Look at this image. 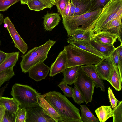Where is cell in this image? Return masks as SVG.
Segmentation results:
<instances>
[{
	"label": "cell",
	"instance_id": "1",
	"mask_svg": "<svg viewBox=\"0 0 122 122\" xmlns=\"http://www.w3.org/2000/svg\"><path fill=\"white\" fill-rule=\"evenodd\" d=\"M45 98L59 115L60 122H83L80 110L66 96L56 91L44 94Z\"/></svg>",
	"mask_w": 122,
	"mask_h": 122
},
{
	"label": "cell",
	"instance_id": "2",
	"mask_svg": "<svg viewBox=\"0 0 122 122\" xmlns=\"http://www.w3.org/2000/svg\"><path fill=\"white\" fill-rule=\"evenodd\" d=\"M102 8L77 15L67 16L63 19L62 23L67 36H70L75 30H92Z\"/></svg>",
	"mask_w": 122,
	"mask_h": 122
},
{
	"label": "cell",
	"instance_id": "3",
	"mask_svg": "<svg viewBox=\"0 0 122 122\" xmlns=\"http://www.w3.org/2000/svg\"><path fill=\"white\" fill-rule=\"evenodd\" d=\"M56 41L49 39L44 44L30 50L21 56L20 63L22 72L26 73L36 65L44 61L47 58L50 49Z\"/></svg>",
	"mask_w": 122,
	"mask_h": 122
},
{
	"label": "cell",
	"instance_id": "4",
	"mask_svg": "<svg viewBox=\"0 0 122 122\" xmlns=\"http://www.w3.org/2000/svg\"><path fill=\"white\" fill-rule=\"evenodd\" d=\"M67 59L66 68L76 66L95 65L101 60L92 53L70 44L65 46Z\"/></svg>",
	"mask_w": 122,
	"mask_h": 122
},
{
	"label": "cell",
	"instance_id": "5",
	"mask_svg": "<svg viewBox=\"0 0 122 122\" xmlns=\"http://www.w3.org/2000/svg\"><path fill=\"white\" fill-rule=\"evenodd\" d=\"M11 94L20 107L26 109L39 106L38 100L41 94L28 85L15 83L12 86Z\"/></svg>",
	"mask_w": 122,
	"mask_h": 122
},
{
	"label": "cell",
	"instance_id": "6",
	"mask_svg": "<svg viewBox=\"0 0 122 122\" xmlns=\"http://www.w3.org/2000/svg\"><path fill=\"white\" fill-rule=\"evenodd\" d=\"M122 15V0H111L105 5L92 30L94 33L100 31L111 21Z\"/></svg>",
	"mask_w": 122,
	"mask_h": 122
},
{
	"label": "cell",
	"instance_id": "7",
	"mask_svg": "<svg viewBox=\"0 0 122 122\" xmlns=\"http://www.w3.org/2000/svg\"><path fill=\"white\" fill-rule=\"evenodd\" d=\"M74 84L81 93L86 104L91 102L95 85L93 81L85 73L81 66Z\"/></svg>",
	"mask_w": 122,
	"mask_h": 122
},
{
	"label": "cell",
	"instance_id": "8",
	"mask_svg": "<svg viewBox=\"0 0 122 122\" xmlns=\"http://www.w3.org/2000/svg\"><path fill=\"white\" fill-rule=\"evenodd\" d=\"M3 22L7 25L6 28L13 40L15 47L18 49L23 54H24L27 50V45L17 31L14 24L8 17L4 18Z\"/></svg>",
	"mask_w": 122,
	"mask_h": 122
},
{
	"label": "cell",
	"instance_id": "9",
	"mask_svg": "<svg viewBox=\"0 0 122 122\" xmlns=\"http://www.w3.org/2000/svg\"><path fill=\"white\" fill-rule=\"evenodd\" d=\"M26 122H55L40 106L26 109Z\"/></svg>",
	"mask_w": 122,
	"mask_h": 122
},
{
	"label": "cell",
	"instance_id": "10",
	"mask_svg": "<svg viewBox=\"0 0 122 122\" xmlns=\"http://www.w3.org/2000/svg\"><path fill=\"white\" fill-rule=\"evenodd\" d=\"M113 65L109 56L104 57L97 64L95 65L99 77L102 80L108 81Z\"/></svg>",
	"mask_w": 122,
	"mask_h": 122
},
{
	"label": "cell",
	"instance_id": "11",
	"mask_svg": "<svg viewBox=\"0 0 122 122\" xmlns=\"http://www.w3.org/2000/svg\"><path fill=\"white\" fill-rule=\"evenodd\" d=\"M67 59L65 50L60 52L54 62L51 64L49 76L53 77L62 72L66 68Z\"/></svg>",
	"mask_w": 122,
	"mask_h": 122
},
{
	"label": "cell",
	"instance_id": "12",
	"mask_svg": "<svg viewBox=\"0 0 122 122\" xmlns=\"http://www.w3.org/2000/svg\"><path fill=\"white\" fill-rule=\"evenodd\" d=\"M50 69L43 62H41L30 69L28 72L29 76L36 81H41L47 77Z\"/></svg>",
	"mask_w": 122,
	"mask_h": 122
},
{
	"label": "cell",
	"instance_id": "13",
	"mask_svg": "<svg viewBox=\"0 0 122 122\" xmlns=\"http://www.w3.org/2000/svg\"><path fill=\"white\" fill-rule=\"evenodd\" d=\"M118 39L117 36L107 30L100 31L94 33L92 39L99 43L109 45H113Z\"/></svg>",
	"mask_w": 122,
	"mask_h": 122
},
{
	"label": "cell",
	"instance_id": "14",
	"mask_svg": "<svg viewBox=\"0 0 122 122\" xmlns=\"http://www.w3.org/2000/svg\"><path fill=\"white\" fill-rule=\"evenodd\" d=\"M81 67L85 73L93 81L96 87L99 88L101 91L105 92V87L104 83L97 74L95 65H84L81 66Z\"/></svg>",
	"mask_w": 122,
	"mask_h": 122
},
{
	"label": "cell",
	"instance_id": "15",
	"mask_svg": "<svg viewBox=\"0 0 122 122\" xmlns=\"http://www.w3.org/2000/svg\"><path fill=\"white\" fill-rule=\"evenodd\" d=\"M67 42L71 44L96 55L101 59L104 57L88 41L76 40L69 36L67 39Z\"/></svg>",
	"mask_w": 122,
	"mask_h": 122
},
{
	"label": "cell",
	"instance_id": "16",
	"mask_svg": "<svg viewBox=\"0 0 122 122\" xmlns=\"http://www.w3.org/2000/svg\"><path fill=\"white\" fill-rule=\"evenodd\" d=\"M122 15L115 18L107 24L100 31L107 30L110 33L116 35L118 39L122 44L121 39L122 23Z\"/></svg>",
	"mask_w": 122,
	"mask_h": 122
},
{
	"label": "cell",
	"instance_id": "17",
	"mask_svg": "<svg viewBox=\"0 0 122 122\" xmlns=\"http://www.w3.org/2000/svg\"><path fill=\"white\" fill-rule=\"evenodd\" d=\"M43 94L40 95L38 98V102L39 106L45 112L53 119L55 122H60V116L57 112L45 98Z\"/></svg>",
	"mask_w": 122,
	"mask_h": 122
},
{
	"label": "cell",
	"instance_id": "18",
	"mask_svg": "<svg viewBox=\"0 0 122 122\" xmlns=\"http://www.w3.org/2000/svg\"><path fill=\"white\" fill-rule=\"evenodd\" d=\"M43 24L45 31H51L59 24L61 20L59 14L57 13H49L48 11L42 17Z\"/></svg>",
	"mask_w": 122,
	"mask_h": 122
},
{
	"label": "cell",
	"instance_id": "19",
	"mask_svg": "<svg viewBox=\"0 0 122 122\" xmlns=\"http://www.w3.org/2000/svg\"><path fill=\"white\" fill-rule=\"evenodd\" d=\"M80 66H76L66 68L63 72L64 77L62 81L71 85L75 81Z\"/></svg>",
	"mask_w": 122,
	"mask_h": 122
},
{
	"label": "cell",
	"instance_id": "20",
	"mask_svg": "<svg viewBox=\"0 0 122 122\" xmlns=\"http://www.w3.org/2000/svg\"><path fill=\"white\" fill-rule=\"evenodd\" d=\"M19 54V52L7 53L6 58L0 65V72L13 68L18 61Z\"/></svg>",
	"mask_w": 122,
	"mask_h": 122
},
{
	"label": "cell",
	"instance_id": "21",
	"mask_svg": "<svg viewBox=\"0 0 122 122\" xmlns=\"http://www.w3.org/2000/svg\"><path fill=\"white\" fill-rule=\"evenodd\" d=\"M108 81L116 90L119 91L121 90L122 80L120 77L118 67L113 64Z\"/></svg>",
	"mask_w": 122,
	"mask_h": 122
},
{
	"label": "cell",
	"instance_id": "22",
	"mask_svg": "<svg viewBox=\"0 0 122 122\" xmlns=\"http://www.w3.org/2000/svg\"><path fill=\"white\" fill-rule=\"evenodd\" d=\"M95 112L99 122H104L113 116L111 106H102L97 108Z\"/></svg>",
	"mask_w": 122,
	"mask_h": 122
},
{
	"label": "cell",
	"instance_id": "23",
	"mask_svg": "<svg viewBox=\"0 0 122 122\" xmlns=\"http://www.w3.org/2000/svg\"><path fill=\"white\" fill-rule=\"evenodd\" d=\"M89 43L104 57L109 56L116 49L113 45L104 44L96 42L92 39Z\"/></svg>",
	"mask_w": 122,
	"mask_h": 122
},
{
	"label": "cell",
	"instance_id": "24",
	"mask_svg": "<svg viewBox=\"0 0 122 122\" xmlns=\"http://www.w3.org/2000/svg\"><path fill=\"white\" fill-rule=\"evenodd\" d=\"M0 105L5 110L15 114L19 108V104L13 98H10L2 96L0 98Z\"/></svg>",
	"mask_w": 122,
	"mask_h": 122
},
{
	"label": "cell",
	"instance_id": "25",
	"mask_svg": "<svg viewBox=\"0 0 122 122\" xmlns=\"http://www.w3.org/2000/svg\"><path fill=\"white\" fill-rule=\"evenodd\" d=\"M73 2L76 6L73 16L81 15L89 12L92 4L90 0H83L78 2Z\"/></svg>",
	"mask_w": 122,
	"mask_h": 122
},
{
	"label": "cell",
	"instance_id": "26",
	"mask_svg": "<svg viewBox=\"0 0 122 122\" xmlns=\"http://www.w3.org/2000/svg\"><path fill=\"white\" fill-rule=\"evenodd\" d=\"M81 114V117L83 122H99L98 119L96 117L85 105H80Z\"/></svg>",
	"mask_w": 122,
	"mask_h": 122
},
{
	"label": "cell",
	"instance_id": "27",
	"mask_svg": "<svg viewBox=\"0 0 122 122\" xmlns=\"http://www.w3.org/2000/svg\"><path fill=\"white\" fill-rule=\"evenodd\" d=\"M94 33L92 30L85 31L77 30H75L70 36L79 40L89 41L92 39V37Z\"/></svg>",
	"mask_w": 122,
	"mask_h": 122
},
{
	"label": "cell",
	"instance_id": "28",
	"mask_svg": "<svg viewBox=\"0 0 122 122\" xmlns=\"http://www.w3.org/2000/svg\"><path fill=\"white\" fill-rule=\"evenodd\" d=\"M29 9L38 11L47 8L46 5L40 0H30L26 4Z\"/></svg>",
	"mask_w": 122,
	"mask_h": 122
},
{
	"label": "cell",
	"instance_id": "29",
	"mask_svg": "<svg viewBox=\"0 0 122 122\" xmlns=\"http://www.w3.org/2000/svg\"><path fill=\"white\" fill-rule=\"evenodd\" d=\"M113 122H122V101H118L117 106L112 109Z\"/></svg>",
	"mask_w": 122,
	"mask_h": 122
},
{
	"label": "cell",
	"instance_id": "30",
	"mask_svg": "<svg viewBox=\"0 0 122 122\" xmlns=\"http://www.w3.org/2000/svg\"><path fill=\"white\" fill-rule=\"evenodd\" d=\"M13 68H11L0 72V87L5 82L10 80L14 75Z\"/></svg>",
	"mask_w": 122,
	"mask_h": 122
},
{
	"label": "cell",
	"instance_id": "31",
	"mask_svg": "<svg viewBox=\"0 0 122 122\" xmlns=\"http://www.w3.org/2000/svg\"><path fill=\"white\" fill-rule=\"evenodd\" d=\"M109 56L112 61L114 65L116 67H118L120 77L121 79L122 80V67H121L120 66L119 56L116 49V48L115 50Z\"/></svg>",
	"mask_w": 122,
	"mask_h": 122
},
{
	"label": "cell",
	"instance_id": "32",
	"mask_svg": "<svg viewBox=\"0 0 122 122\" xmlns=\"http://www.w3.org/2000/svg\"><path fill=\"white\" fill-rule=\"evenodd\" d=\"M58 86L63 91L65 96L69 98L72 97L73 88L72 87L62 81Z\"/></svg>",
	"mask_w": 122,
	"mask_h": 122
},
{
	"label": "cell",
	"instance_id": "33",
	"mask_svg": "<svg viewBox=\"0 0 122 122\" xmlns=\"http://www.w3.org/2000/svg\"><path fill=\"white\" fill-rule=\"evenodd\" d=\"M92 3V6L89 12L103 8L111 0H90Z\"/></svg>",
	"mask_w": 122,
	"mask_h": 122
},
{
	"label": "cell",
	"instance_id": "34",
	"mask_svg": "<svg viewBox=\"0 0 122 122\" xmlns=\"http://www.w3.org/2000/svg\"><path fill=\"white\" fill-rule=\"evenodd\" d=\"M20 0H0V11H6L11 6Z\"/></svg>",
	"mask_w": 122,
	"mask_h": 122
},
{
	"label": "cell",
	"instance_id": "35",
	"mask_svg": "<svg viewBox=\"0 0 122 122\" xmlns=\"http://www.w3.org/2000/svg\"><path fill=\"white\" fill-rule=\"evenodd\" d=\"M26 109L19 107L16 113L15 122H26Z\"/></svg>",
	"mask_w": 122,
	"mask_h": 122
},
{
	"label": "cell",
	"instance_id": "36",
	"mask_svg": "<svg viewBox=\"0 0 122 122\" xmlns=\"http://www.w3.org/2000/svg\"><path fill=\"white\" fill-rule=\"evenodd\" d=\"M73 100L78 104L80 105L83 103L84 101L83 97L80 92L75 86L73 88Z\"/></svg>",
	"mask_w": 122,
	"mask_h": 122
},
{
	"label": "cell",
	"instance_id": "37",
	"mask_svg": "<svg viewBox=\"0 0 122 122\" xmlns=\"http://www.w3.org/2000/svg\"><path fill=\"white\" fill-rule=\"evenodd\" d=\"M16 114L5 110L2 122H15Z\"/></svg>",
	"mask_w": 122,
	"mask_h": 122
},
{
	"label": "cell",
	"instance_id": "38",
	"mask_svg": "<svg viewBox=\"0 0 122 122\" xmlns=\"http://www.w3.org/2000/svg\"><path fill=\"white\" fill-rule=\"evenodd\" d=\"M70 0H58L55 3V5L56 6L58 12L61 16H62L64 10L68 2Z\"/></svg>",
	"mask_w": 122,
	"mask_h": 122
},
{
	"label": "cell",
	"instance_id": "39",
	"mask_svg": "<svg viewBox=\"0 0 122 122\" xmlns=\"http://www.w3.org/2000/svg\"><path fill=\"white\" fill-rule=\"evenodd\" d=\"M108 92L111 107L113 109L117 106L118 100L116 98L112 90L110 87L108 88Z\"/></svg>",
	"mask_w": 122,
	"mask_h": 122
},
{
	"label": "cell",
	"instance_id": "40",
	"mask_svg": "<svg viewBox=\"0 0 122 122\" xmlns=\"http://www.w3.org/2000/svg\"><path fill=\"white\" fill-rule=\"evenodd\" d=\"M71 4V2L70 1L68 2L65 8L62 16V19L68 16L70 11Z\"/></svg>",
	"mask_w": 122,
	"mask_h": 122
},
{
	"label": "cell",
	"instance_id": "41",
	"mask_svg": "<svg viewBox=\"0 0 122 122\" xmlns=\"http://www.w3.org/2000/svg\"><path fill=\"white\" fill-rule=\"evenodd\" d=\"M119 57L120 66L122 67V44L116 48Z\"/></svg>",
	"mask_w": 122,
	"mask_h": 122
},
{
	"label": "cell",
	"instance_id": "42",
	"mask_svg": "<svg viewBox=\"0 0 122 122\" xmlns=\"http://www.w3.org/2000/svg\"><path fill=\"white\" fill-rule=\"evenodd\" d=\"M76 6L73 2H71L70 11L68 16H72L74 15L76 8Z\"/></svg>",
	"mask_w": 122,
	"mask_h": 122
},
{
	"label": "cell",
	"instance_id": "43",
	"mask_svg": "<svg viewBox=\"0 0 122 122\" xmlns=\"http://www.w3.org/2000/svg\"><path fill=\"white\" fill-rule=\"evenodd\" d=\"M7 53L0 50V65L3 61L6 58Z\"/></svg>",
	"mask_w": 122,
	"mask_h": 122
},
{
	"label": "cell",
	"instance_id": "44",
	"mask_svg": "<svg viewBox=\"0 0 122 122\" xmlns=\"http://www.w3.org/2000/svg\"><path fill=\"white\" fill-rule=\"evenodd\" d=\"M5 110L2 106L0 105V122H2Z\"/></svg>",
	"mask_w": 122,
	"mask_h": 122
},
{
	"label": "cell",
	"instance_id": "45",
	"mask_svg": "<svg viewBox=\"0 0 122 122\" xmlns=\"http://www.w3.org/2000/svg\"><path fill=\"white\" fill-rule=\"evenodd\" d=\"M8 85V83H7L4 86L0 88V98L2 96L4 91L7 87Z\"/></svg>",
	"mask_w": 122,
	"mask_h": 122
},
{
	"label": "cell",
	"instance_id": "46",
	"mask_svg": "<svg viewBox=\"0 0 122 122\" xmlns=\"http://www.w3.org/2000/svg\"><path fill=\"white\" fill-rule=\"evenodd\" d=\"M3 16L2 14L0 13V26L3 22ZM1 41L0 39V46L1 45Z\"/></svg>",
	"mask_w": 122,
	"mask_h": 122
},
{
	"label": "cell",
	"instance_id": "47",
	"mask_svg": "<svg viewBox=\"0 0 122 122\" xmlns=\"http://www.w3.org/2000/svg\"><path fill=\"white\" fill-rule=\"evenodd\" d=\"M30 0H20L21 4H27L28 1Z\"/></svg>",
	"mask_w": 122,
	"mask_h": 122
},
{
	"label": "cell",
	"instance_id": "48",
	"mask_svg": "<svg viewBox=\"0 0 122 122\" xmlns=\"http://www.w3.org/2000/svg\"><path fill=\"white\" fill-rule=\"evenodd\" d=\"M71 1L73 2H78L83 0H70Z\"/></svg>",
	"mask_w": 122,
	"mask_h": 122
},
{
	"label": "cell",
	"instance_id": "49",
	"mask_svg": "<svg viewBox=\"0 0 122 122\" xmlns=\"http://www.w3.org/2000/svg\"><path fill=\"white\" fill-rule=\"evenodd\" d=\"M55 2V4L56 3L57 1H58V0H54Z\"/></svg>",
	"mask_w": 122,
	"mask_h": 122
},
{
	"label": "cell",
	"instance_id": "50",
	"mask_svg": "<svg viewBox=\"0 0 122 122\" xmlns=\"http://www.w3.org/2000/svg\"><path fill=\"white\" fill-rule=\"evenodd\" d=\"M53 2L55 4V2L54 0H50Z\"/></svg>",
	"mask_w": 122,
	"mask_h": 122
}]
</instances>
